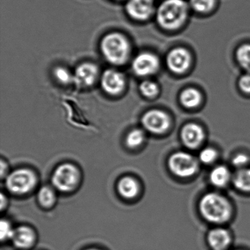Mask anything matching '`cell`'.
I'll use <instances>...</instances> for the list:
<instances>
[{"mask_svg": "<svg viewBox=\"0 0 250 250\" xmlns=\"http://www.w3.org/2000/svg\"><path fill=\"white\" fill-rule=\"evenodd\" d=\"M188 16V5L184 0H165L159 5L156 12V20L165 30L179 28Z\"/></svg>", "mask_w": 250, "mask_h": 250, "instance_id": "cell-1", "label": "cell"}, {"mask_svg": "<svg viewBox=\"0 0 250 250\" xmlns=\"http://www.w3.org/2000/svg\"><path fill=\"white\" fill-rule=\"evenodd\" d=\"M101 51L105 59L115 65H124L129 58L131 46L125 36L111 33L102 39Z\"/></svg>", "mask_w": 250, "mask_h": 250, "instance_id": "cell-2", "label": "cell"}, {"mask_svg": "<svg viewBox=\"0 0 250 250\" xmlns=\"http://www.w3.org/2000/svg\"><path fill=\"white\" fill-rule=\"evenodd\" d=\"M200 210L206 220L213 223L226 222L231 213L229 202L225 197L216 193H208L201 199Z\"/></svg>", "mask_w": 250, "mask_h": 250, "instance_id": "cell-3", "label": "cell"}, {"mask_svg": "<svg viewBox=\"0 0 250 250\" xmlns=\"http://www.w3.org/2000/svg\"><path fill=\"white\" fill-rule=\"evenodd\" d=\"M36 181V175L30 169H17L7 178L6 187L14 194H24L34 188Z\"/></svg>", "mask_w": 250, "mask_h": 250, "instance_id": "cell-4", "label": "cell"}, {"mask_svg": "<svg viewBox=\"0 0 250 250\" xmlns=\"http://www.w3.org/2000/svg\"><path fill=\"white\" fill-rule=\"evenodd\" d=\"M80 178L77 168L71 164H63L58 167L52 175V184L57 189L68 192L75 188Z\"/></svg>", "mask_w": 250, "mask_h": 250, "instance_id": "cell-5", "label": "cell"}, {"mask_svg": "<svg viewBox=\"0 0 250 250\" xmlns=\"http://www.w3.org/2000/svg\"><path fill=\"white\" fill-rule=\"evenodd\" d=\"M169 169L177 176L187 178L195 174L198 163L195 158L185 152H177L168 161Z\"/></svg>", "mask_w": 250, "mask_h": 250, "instance_id": "cell-6", "label": "cell"}, {"mask_svg": "<svg viewBox=\"0 0 250 250\" xmlns=\"http://www.w3.org/2000/svg\"><path fill=\"white\" fill-rule=\"evenodd\" d=\"M160 66L159 58L150 52L139 54L132 62V69L138 77H147L157 72Z\"/></svg>", "mask_w": 250, "mask_h": 250, "instance_id": "cell-7", "label": "cell"}, {"mask_svg": "<svg viewBox=\"0 0 250 250\" xmlns=\"http://www.w3.org/2000/svg\"><path fill=\"white\" fill-rule=\"evenodd\" d=\"M142 124L147 131L159 134H162L168 129L170 125V120L163 111L153 109L143 115Z\"/></svg>", "mask_w": 250, "mask_h": 250, "instance_id": "cell-8", "label": "cell"}, {"mask_svg": "<svg viewBox=\"0 0 250 250\" xmlns=\"http://www.w3.org/2000/svg\"><path fill=\"white\" fill-rule=\"evenodd\" d=\"M167 65L175 74L185 72L191 63L189 52L184 48L178 47L172 49L168 53L166 59Z\"/></svg>", "mask_w": 250, "mask_h": 250, "instance_id": "cell-9", "label": "cell"}, {"mask_svg": "<svg viewBox=\"0 0 250 250\" xmlns=\"http://www.w3.org/2000/svg\"><path fill=\"white\" fill-rule=\"evenodd\" d=\"M103 90L108 94L118 95L125 87V77L122 73L114 69H108L103 73L101 79Z\"/></svg>", "mask_w": 250, "mask_h": 250, "instance_id": "cell-10", "label": "cell"}, {"mask_svg": "<svg viewBox=\"0 0 250 250\" xmlns=\"http://www.w3.org/2000/svg\"><path fill=\"white\" fill-rule=\"evenodd\" d=\"M125 11L131 18L145 21L150 18L154 11L153 0H128Z\"/></svg>", "mask_w": 250, "mask_h": 250, "instance_id": "cell-11", "label": "cell"}, {"mask_svg": "<svg viewBox=\"0 0 250 250\" xmlns=\"http://www.w3.org/2000/svg\"><path fill=\"white\" fill-rule=\"evenodd\" d=\"M99 75L97 65L92 62H84L76 68L74 71V81L83 87L91 86L96 82Z\"/></svg>", "mask_w": 250, "mask_h": 250, "instance_id": "cell-12", "label": "cell"}, {"mask_svg": "<svg viewBox=\"0 0 250 250\" xmlns=\"http://www.w3.org/2000/svg\"><path fill=\"white\" fill-rule=\"evenodd\" d=\"M205 133L203 128L196 124H187L181 131L183 143L190 148H196L203 142Z\"/></svg>", "mask_w": 250, "mask_h": 250, "instance_id": "cell-13", "label": "cell"}, {"mask_svg": "<svg viewBox=\"0 0 250 250\" xmlns=\"http://www.w3.org/2000/svg\"><path fill=\"white\" fill-rule=\"evenodd\" d=\"M36 235L31 228L26 226L19 227L14 229L12 239L19 248H29L33 245Z\"/></svg>", "mask_w": 250, "mask_h": 250, "instance_id": "cell-14", "label": "cell"}, {"mask_svg": "<svg viewBox=\"0 0 250 250\" xmlns=\"http://www.w3.org/2000/svg\"><path fill=\"white\" fill-rule=\"evenodd\" d=\"M208 240L213 250H225L230 243V236L226 229L216 228L209 232Z\"/></svg>", "mask_w": 250, "mask_h": 250, "instance_id": "cell-15", "label": "cell"}, {"mask_svg": "<svg viewBox=\"0 0 250 250\" xmlns=\"http://www.w3.org/2000/svg\"><path fill=\"white\" fill-rule=\"evenodd\" d=\"M118 192L125 199H132L138 194L140 187L132 177L125 176L120 180L118 184Z\"/></svg>", "mask_w": 250, "mask_h": 250, "instance_id": "cell-16", "label": "cell"}, {"mask_svg": "<svg viewBox=\"0 0 250 250\" xmlns=\"http://www.w3.org/2000/svg\"><path fill=\"white\" fill-rule=\"evenodd\" d=\"M180 100L185 107H196L201 102V94L197 89L189 87L183 90L180 96Z\"/></svg>", "mask_w": 250, "mask_h": 250, "instance_id": "cell-17", "label": "cell"}, {"mask_svg": "<svg viewBox=\"0 0 250 250\" xmlns=\"http://www.w3.org/2000/svg\"><path fill=\"white\" fill-rule=\"evenodd\" d=\"M230 178V173L225 166H218L211 171L210 181L212 184L218 187H225Z\"/></svg>", "mask_w": 250, "mask_h": 250, "instance_id": "cell-18", "label": "cell"}, {"mask_svg": "<svg viewBox=\"0 0 250 250\" xmlns=\"http://www.w3.org/2000/svg\"><path fill=\"white\" fill-rule=\"evenodd\" d=\"M234 185L244 191H250V169H241L234 176Z\"/></svg>", "mask_w": 250, "mask_h": 250, "instance_id": "cell-19", "label": "cell"}, {"mask_svg": "<svg viewBox=\"0 0 250 250\" xmlns=\"http://www.w3.org/2000/svg\"><path fill=\"white\" fill-rule=\"evenodd\" d=\"M235 57L241 68L250 74V44H244L238 47Z\"/></svg>", "mask_w": 250, "mask_h": 250, "instance_id": "cell-20", "label": "cell"}, {"mask_svg": "<svg viewBox=\"0 0 250 250\" xmlns=\"http://www.w3.org/2000/svg\"><path fill=\"white\" fill-rule=\"evenodd\" d=\"M39 203L43 207H50L56 200L55 191L49 187H43L41 188L38 194Z\"/></svg>", "mask_w": 250, "mask_h": 250, "instance_id": "cell-21", "label": "cell"}, {"mask_svg": "<svg viewBox=\"0 0 250 250\" xmlns=\"http://www.w3.org/2000/svg\"><path fill=\"white\" fill-rule=\"evenodd\" d=\"M144 139V132L142 130L137 128L128 133L125 139V143L128 147L131 148H135L143 144Z\"/></svg>", "mask_w": 250, "mask_h": 250, "instance_id": "cell-22", "label": "cell"}, {"mask_svg": "<svg viewBox=\"0 0 250 250\" xmlns=\"http://www.w3.org/2000/svg\"><path fill=\"white\" fill-rule=\"evenodd\" d=\"M215 0H190L191 8L200 13H206L213 8Z\"/></svg>", "mask_w": 250, "mask_h": 250, "instance_id": "cell-23", "label": "cell"}, {"mask_svg": "<svg viewBox=\"0 0 250 250\" xmlns=\"http://www.w3.org/2000/svg\"><path fill=\"white\" fill-rule=\"evenodd\" d=\"M140 90L143 96L147 98H152L156 96L159 93V87L156 83L152 81L143 82L140 84Z\"/></svg>", "mask_w": 250, "mask_h": 250, "instance_id": "cell-24", "label": "cell"}, {"mask_svg": "<svg viewBox=\"0 0 250 250\" xmlns=\"http://www.w3.org/2000/svg\"><path fill=\"white\" fill-rule=\"evenodd\" d=\"M54 75L58 81L63 84H68L70 82L74 80L73 75H71L68 69L63 67H57L54 71Z\"/></svg>", "mask_w": 250, "mask_h": 250, "instance_id": "cell-25", "label": "cell"}, {"mask_svg": "<svg viewBox=\"0 0 250 250\" xmlns=\"http://www.w3.org/2000/svg\"><path fill=\"white\" fill-rule=\"evenodd\" d=\"M217 157V153L214 149L211 147H207L203 149L200 154V159L205 164L213 163Z\"/></svg>", "mask_w": 250, "mask_h": 250, "instance_id": "cell-26", "label": "cell"}, {"mask_svg": "<svg viewBox=\"0 0 250 250\" xmlns=\"http://www.w3.org/2000/svg\"><path fill=\"white\" fill-rule=\"evenodd\" d=\"M14 229L11 228V224L7 220L2 219L0 222V236L2 241L12 238Z\"/></svg>", "mask_w": 250, "mask_h": 250, "instance_id": "cell-27", "label": "cell"}, {"mask_svg": "<svg viewBox=\"0 0 250 250\" xmlns=\"http://www.w3.org/2000/svg\"><path fill=\"white\" fill-rule=\"evenodd\" d=\"M238 85L241 91L245 93H250V74L242 76L238 81Z\"/></svg>", "mask_w": 250, "mask_h": 250, "instance_id": "cell-28", "label": "cell"}, {"mask_svg": "<svg viewBox=\"0 0 250 250\" xmlns=\"http://www.w3.org/2000/svg\"><path fill=\"white\" fill-rule=\"evenodd\" d=\"M248 161L249 158L247 157V155L240 153V154L236 155L232 159V165L237 167H241L247 165Z\"/></svg>", "mask_w": 250, "mask_h": 250, "instance_id": "cell-29", "label": "cell"}, {"mask_svg": "<svg viewBox=\"0 0 250 250\" xmlns=\"http://www.w3.org/2000/svg\"><path fill=\"white\" fill-rule=\"evenodd\" d=\"M98 250V249H89V250Z\"/></svg>", "mask_w": 250, "mask_h": 250, "instance_id": "cell-30", "label": "cell"}]
</instances>
